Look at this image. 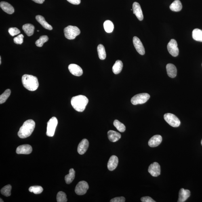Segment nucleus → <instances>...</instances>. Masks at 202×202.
I'll list each match as a JSON object with an SVG mask.
<instances>
[{
  "instance_id": "nucleus-1",
  "label": "nucleus",
  "mask_w": 202,
  "mask_h": 202,
  "mask_svg": "<svg viewBox=\"0 0 202 202\" xmlns=\"http://www.w3.org/2000/svg\"><path fill=\"white\" fill-rule=\"evenodd\" d=\"M35 127V123L33 120H28L23 124L18 133L19 137L21 139L28 138L33 133Z\"/></svg>"
},
{
  "instance_id": "nucleus-2",
  "label": "nucleus",
  "mask_w": 202,
  "mask_h": 202,
  "mask_svg": "<svg viewBox=\"0 0 202 202\" xmlns=\"http://www.w3.org/2000/svg\"><path fill=\"white\" fill-rule=\"evenodd\" d=\"M23 85L30 91H35L39 87V82L37 77L32 75L25 74L22 77Z\"/></svg>"
},
{
  "instance_id": "nucleus-3",
  "label": "nucleus",
  "mask_w": 202,
  "mask_h": 202,
  "mask_svg": "<svg viewBox=\"0 0 202 202\" xmlns=\"http://www.w3.org/2000/svg\"><path fill=\"white\" fill-rule=\"evenodd\" d=\"M88 102V99L87 97L81 95L73 97L71 100L72 107L79 112H83Z\"/></svg>"
},
{
  "instance_id": "nucleus-4",
  "label": "nucleus",
  "mask_w": 202,
  "mask_h": 202,
  "mask_svg": "<svg viewBox=\"0 0 202 202\" xmlns=\"http://www.w3.org/2000/svg\"><path fill=\"white\" fill-rule=\"evenodd\" d=\"M65 37L69 40L74 39L81 33L80 30L77 27L68 26L64 30Z\"/></svg>"
},
{
  "instance_id": "nucleus-5",
  "label": "nucleus",
  "mask_w": 202,
  "mask_h": 202,
  "mask_svg": "<svg viewBox=\"0 0 202 202\" xmlns=\"http://www.w3.org/2000/svg\"><path fill=\"white\" fill-rule=\"evenodd\" d=\"M150 96L148 93H140L135 95L131 99V103L133 105L144 104L149 99Z\"/></svg>"
},
{
  "instance_id": "nucleus-6",
  "label": "nucleus",
  "mask_w": 202,
  "mask_h": 202,
  "mask_svg": "<svg viewBox=\"0 0 202 202\" xmlns=\"http://www.w3.org/2000/svg\"><path fill=\"white\" fill-rule=\"evenodd\" d=\"M58 124V120L56 117H53L49 119L47 123L46 134L48 136H54Z\"/></svg>"
},
{
  "instance_id": "nucleus-7",
  "label": "nucleus",
  "mask_w": 202,
  "mask_h": 202,
  "mask_svg": "<svg viewBox=\"0 0 202 202\" xmlns=\"http://www.w3.org/2000/svg\"><path fill=\"white\" fill-rule=\"evenodd\" d=\"M164 117L167 123L173 127H178L180 124L179 119L174 114L167 113L164 115Z\"/></svg>"
},
{
  "instance_id": "nucleus-8",
  "label": "nucleus",
  "mask_w": 202,
  "mask_h": 202,
  "mask_svg": "<svg viewBox=\"0 0 202 202\" xmlns=\"http://www.w3.org/2000/svg\"><path fill=\"white\" fill-rule=\"evenodd\" d=\"M168 50L171 56L176 57L179 54V49L178 47V43L175 40L171 39L167 46Z\"/></svg>"
},
{
  "instance_id": "nucleus-9",
  "label": "nucleus",
  "mask_w": 202,
  "mask_h": 202,
  "mask_svg": "<svg viewBox=\"0 0 202 202\" xmlns=\"http://www.w3.org/2000/svg\"><path fill=\"white\" fill-rule=\"evenodd\" d=\"M89 185L85 181H81L78 183L75 189V192L78 195H82L87 193Z\"/></svg>"
},
{
  "instance_id": "nucleus-10",
  "label": "nucleus",
  "mask_w": 202,
  "mask_h": 202,
  "mask_svg": "<svg viewBox=\"0 0 202 202\" xmlns=\"http://www.w3.org/2000/svg\"><path fill=\"white\" fill-rule=\"evenodd\" d=\"M148 172L152 176H159L161 173L160 166L157 162H154L149 167Z\"/></svg>"
},
{
  "instance_id": "nucleus-11",
  "label": "nucleus",
  "mask_w": 202,
  "mask_h": 202,
  "mask_svg": "<svg viewBox=\"0 0 202 202\" xmlns=\"http://www.w3.org/2000/svg\"><path fill=\"white\" fill-rule=\"evenodd\" d=\"M133 43L136 50L139 54L144 55L145 54V49L144 45L138 38L134 37L133 38Z\"/></svg>"
},
{
  "instance_id": "nucleus-12",
  "label": "nucleus",
  "mask_w": 202,
  "mask_h": 202,
  "mask_svg": "<svg viewBox=\"0 0 202 202\" xmlns=\"http://www.w3.org/2000/svg\"><path fill=\"white\" fill-rule=\"evenodd\" d=\"M68 70L72 75L77 77H80L83 75V72L82 68L78 65L72 64L68 66Z\"/></svg>"
},
{
  "instance_id": "nucleus-13",
  "label": "nucleus",
  "mask_w": 202,
  "mask_h": 202,
  "mask_svg": "<svg viewBox=\"0 0 202 202\" xmlns=\"http://www.w3.org/2000/svg\"><path fill=\"white\" fill-rule=\"evenodd\" d=\"M133 13L136 15L139 20L142 21L144 19V15L139 4L134 2L133 5Z\"/></svg>"
},
{
  "instance_id": "nucleus-14",
  "label": "nucleus",
  "mask_w": 202,
  "mask_h": 202,
  "mask_svg": "<svg viewBox=\"0 0 202 202\" xmlns=\"http://www.w3.org/2000/svg\"><path fill=\"white\" fill-rule=\"evenodd\" d=\"M32 148L29 144H23L18 147L16 153L18 154H29L32 153Z\"/></svg>"
},
{
  "instance_id": "nucleus-15",
  "label": "nucleus",
  "mask_w": 202,
  "mask_h": 202,
  "mask_svg": "<svg viewBox=\"0 0 202 202\" xmlns=\"http://www.w3.org/2000/svg\"><path fill=\"white\" fill-rule=\"evenodd\" d=\"M89 143L87 139H83L80 142L78 147V152L80 155H83L88 148Z\"/></svg>"
},
{
  "instance_id": "nucleus-16",
  "label": "nucleus",
  "mask_w": 202,
  "mask_h": 202,
  "mask_svg": "<svg viewBox=\"0 0 202 202\" xmlns=\"http://www.w3.org/2000/svg\"><path fill=\"white\" fill-rule=\"evenodd\" d=\"M119 164V159L115 155H112L110 158L108 163V168L110 171H113L117 167Z\"/></svg>"
},
{
  "instance_id": "nucleus-17",
  "label": "nucleus",
  "mask_w": 202,
  "mask_h": 202,
  "mask_svg": "<svg viewBox=\"0 0 202 202\" xmlns=\"http://www.w3.org/2000/svg\"><path fill=\"white\" fill-rule=\"evenodd\" d=\"M162 141V138L159 135H156L149 141L148 145L150 147H156L159 146Z\"/></svg>"
},
{
  "instance_id": "nucleus-18",
  "label": "nucleus",
  "mask_w": 202,
  "mask_h": 202,
  "mask_svg": "<svg viewBox=\"0 0 202 202\" xmlns=\"http://www.w3.org/2000/svg\"><path fill=\"white\" fill-rule=\"evenodd\" d=\"M190 192L189 190L184 189V188L181 189L179 192L178 202H184L185 201L190 197Z\"/></svg>"
},
{
  "instance_id": "nucleus-19",
  "label": "nucleus",
  "mask_w": 202,
  "mask_h": 202,
  "mask_svg": "<svg viewBox=\"0 0 202 202\" xmlns=\"http://www.w3.org/2000/svg\"><path fill=\"white\" fill-rule=\"evenodd\" d=\"M0 7L7 14H12L14 12V8L10 4L6 2H1Z\"/></svg>"
},
{
  "instance_id": "nucleus-20",
  "label": "nucleus",
  "mask_w": 202,
  "mask_h": 202,
  "mask_svg": "<svg viewBox=\"0 0 202 202\" xmlns=\"http://www.w3.org/2000/svg\"><path fill=\"white\" fill-rule=\"evenodd\" d=\"M109 139L112 142H115L121 138V134L117 131L109 130L108 132Z\"/></svg>"
},
{
  "instance_id": "nucleus-21",
  "label": "nucleus",
  "mask_w": 202,
  "mask_h": 202,
  "mask_svg": "<svg viewBox=\"0 0 202 202\" xmlns=\"http://www.w3.org/2000/svg\"><path fill=\"white\" fill-rule=\"evenodd\" d=\"M166 70L168 75L169 77L174 78L176 77L177 70L176 66L172 64H168L166 66Z\"/></svg>"
},
{
  "instance_id": "nucleus-22",
  "label": "nucleus",
  "mask_w": 202,
  "mask_h": 202,
  "mask_svg": "<svg viewBox=\"0 0 202 202\" xmlns=\"http://www.w3.org/2000/svg\"><path fill=\"white\" fill-rule=\"evenodd\" d=\"M36 19L40 24L43 27L49 30H52L53 27L52 26L49 24L46 21H45V19L43 16L38 15L36 17Z\"/></svg>"
},
{
  "instance_id": "nucleus-23",
  "label": "nucleus",
  "mask_w": 202,
  "mask_h": 202,
  "mask_svg": "<svg viewBox=\"0 0 202 202\" xmlns=\"http://www.w3.org/2000/svg\"><path fill=\"white\" fill-rule=\"evenodd\" d=\"M22 28L25 33L28 37H30L33 34L35 27L31 24H26L23 26Z\"/></svg>"
},
{
  "instance_id": "nucleus-24",
  "label": "nucleus",
  "mask_w": 202,
  "mask_h": 202,
  "mask_svg": "<svg viewBox=\"0 0 202 202\" xmlns=\"http://www.w3.org/2000/svg\"><path fill=\"white\" fill-rule=\"evenodd\" d=\"M169 8L171 11L175 12H179L182 9V4L179 0H175L171 4Z\"/></svg>"
},
{
  "instance_id": "nucleus-25",
  "label": "nucleus",
  "mask_w": 202,
  "mask_h": 202,
  "mask_svg": "<svg viewBox=\"0 0 202 202\" xmlns=\"http://www.w3.org/2000/svg\"><path fill=\"white\" fill-rule=\"evenodd\" d=\"M123 68V62L121 60H118L116 61L112 67V71L114 74H119L122 71Z\"/></svg>"
},
{
  "instance_id": "nucleus-26",
  "label": "nucleus",
  "mask_w": 202,
  "mask_h": 202,
  "mask_svg": "<svg viewBox=\"0 0 202 202\" xmlns=\"http://www.w3.org/2000/svg\"><path fill=\"white\" fill-rule=\"evenodd\" d=\"M192 37L195 40L202 42V30L195 28L192 31Z\"/></svg>"
},
{
  "instance_id": "nucleus-27",
  "label": "nucleus",
  "mask_w": 202,
  "mask_h": 202,
  "mask_svg": "<svg viewBox=\"0 0 202 202\" xmlns=\"http://www.w3.org/2000/svg\"><path fill=\"white\" fill-rule=\"evenodd\" d=\"M75 171L73 169H71L69 171V174L65 177V180L67 184L71 183L75 178Z\"/></svg>"
},
{
  "instance_id": "nucleus-28",
  "label": "nucleus",
  "mask_w": 202,
  "mask_h": 202,
  "mask_svg": "<svg viewBox=\"0 0 202 202\" xmlns=\"http://www.w3.org/2000/svg\"><path fill=\"white\" fill-rule=\"evenodd\" d=\"M98 52L99 58L100 60H104L106 58V54L105 49L104 45L99 44L98 46Z\"/></svg>"
},
{
  "instance_id": "nucleus-29",
  "label": "nucleus",
  "mask_w": 202,
  "mask_h": 202,
  "mask_svg": "<svg viewBox=\"0 0 202 202\" xmlns=\"http://www.w3.org/2000/svg\"><path fill=\"white\" fill-rule=\"evenodd\" d=\"M104 28L107 33H111L114 29V25L111 21L106 20L104 23Z\"/></svg>"
},
{
  "instance_id": "nucleus-30",
  "label": "nucleus",
  "mask_w": 202,
  "mask_h": 202,
  "mask_svg": "<svg viewBox=\"0 0 202 202\" xmlns=\"http://www.w3.org/2000/svg\"><path fill=\"white\" fill-rule=\"evenodd\" d=\"M11 91L10 89H7L0 96V104L4 103L10 96Z\"/></svg>"
},
{
  "instance_id": "nucleus-31",
  "label": "nucleus",
  "mask_w": 202,
  "mask_h": 202,
  "mask_svg": "<svg viewBox=\"0 0 202 202\" xmlns=\"http://www.w3.org/2000/svg\"><path fill=\"white\" fill-rule=\"evenodd\" d=\"M12 186L10 184H8L3 187L1 190V193L6 197H9L11 195V190Z\"/></svg>"
},
{
  "instance_id": "nucleus-32",
  "label": "nucleus",
  "mask_w": 202,
  "mask_h": 202,
  "mask_svg": "<svg viewBox=\"0 0 202 202\" xmlns=\"http://www.w3.org/2000/svg\"><path fill=\"white\" fill-rule=\"evenodd\" d=\"M114 125L119 132H124L125 131V125L118 120L116 119L114 121Z\"/></svg>"
},
{
  "instance_id": "nucleus-33",
  "label": "nucleus",
  "mask_w": 202,
  "mask_h": 202,
  "mask_svg": "<svg viewBox=\"0 0 202 202\" xmlns=\"http://www.w3.org/2000/svg\"><path fill=\"white\" fill-rule=\"evenodd\" d=\"M48 40V37L47 36L43 35L42 36L40 37L39 39L37 40L35 42L36 45L37 47H43V44L46 42H47Z\"/></svg>"
},
{
  "instance_id": "nucleus-34",
  "label": "nucleus",
  "mask_w": 202,
  "mask_h": 202,
  "mask_svg": "<svg viewBox=\"0 0 202 202\" xmlns=\"http://www.w3.org/2000/svg\"><path fill=\"white\" fill-rule=\"evenodd\" d=\"M57 200L58 202H67L66 194L62 191L59 192L57 194Z\"/></svg>"
},
{
  "instance_id": "nucleus-35",
  "label": "nucleus",
  "mask_w": 202,
  "mask_h": 202,
  "mask_svg": "<svg viewBox=\"0 0 202 202\" xmlns=\"http://www.w3.org/2000/svg\"><path fill=\"white\" fill-rule=\"evenodd\" d=\"M29 191L31 192H33L35 194H39L43 192V189L41 186H32L29 188Z\"/></svg>"
},
{
  "instance_id": "nucleus-36",
  "label": "nucleus",
  "mask_w": 202,
  "mask_h": 202,
  "mask_svg": "<svg viewBox=\"0 0 202 202\" xmlns=\"http://www.w3.org/2000/svg\"><path fill=\"white\" fill-rule=\"evenodd\" d=\"M8 32L12 37L18 35L20 33V31L18 28H9Z\"/></svg>"
},
{
  "instance_id": "nucleus-37",
  "label": "nucleus",
  "mask_w": 202,
  "mask_h": 202,
  "mask_svg": "<svg viewBox=\"0 0 202 202\" xmlns=\"http://www.w3.org/2000/svg\"><path fill=\"white\" fill-rule=\"evenodd\" d=\"M24 37L22 34H20L18 37H15L14 39V43L17 44H22L23 43V38Z\"/></svg>"
},
{
  "instance_id": "nucleus-38",
  "label": "nucleus",
  "mask_w": 202,
  "mask_h": 202,
  "mask_svg": "<svg viewBox=\"0 0 202 202\" xmlns=\"http://www.w3.org/2000/svg\"><path fill=\"white\" fill-rule=\"evenodd\" d=\"M125 201V198L123 197H117L110 200V202H124Z\"/></svg>"
},
{
  "instance_id": "nucleus-39",
  "label": "nucleus",
  "mask_w": 202,
  "mask_h": 202,
  "mask_svg": "<svg viewBox=\"0 0 202 202\" xmlns=\"http://www.w3.org/2000/svg\"><path fill=\"white\" fill-rule=\"evenodd\" d=\"M141 200L143 202H155V201L152 199V198L148 196L143 197L141 199Z\"/></svg>"
},
{
  "instance_id": "nucleus-40",
  "label": "nucleus",
  "mask_w": 202,
  "mask_h": 202,
  "mask_svg": "<svg viewBox=\"0 0 202 202\" xmlns=\"http://www.w3.org/2000/svg\"><path fill=\"white\" fill-rule=\"evenodd\" d=\"M67 1L73 5H79L81 3V0H67Z\"/></svg>"
},
{
  "instance_id": "nucleus-41",
  "label": "nucleus",
  "mask_w": 202,
  "mask_h": 202,
  "mask_svg": "<svg viewBox=\"0 0 202 202\" xmlns=\"http://www.w3.org/2000/svg\"><path fill=\"white\" fill-rule=\"evenodd\" d=\"M32 1L35 2L36 3L39 4L43 3V2L45 1V0H32Z\"/></svg>"
},
{
  "instance_id": "nucleus-42",
  "label": "nucleus",
  "mask_w": 202,
  "mask_h": 202,
  "mask_svg": "<svg viewBox=\"0 0 202 202\" xmlns=\"http://www.w3.org/2000/svg\"><path fill=\"white\" fill-rule=\"evenodd\" d=\"M1 64V57H0V64Z\"/></svg>"
},
{
  "instance_id": "nucleus-43",
  "label": "nucleus",
  "mask_w": 202,
  "mask_h": 202,
  "mask_svg": "<svg viewBox=\"0 0 202 202\" xmlns=\"http://www.w3.org/2000/svg\"><path fill=\"white\" fill-rule=\"evenodd\" d=\"M1 199V201H0V202H4L3 201V200H2L1 199Z\"/></svg>"
},
{
  "instance_id": "nucleus-44",
  "label": "nucleus",
  "mask_w": 202,
  "mask_h": 202,
  "mask_svg": "<svg viewBox=\"0 0 202 202\" xmlns=\"http://www.w3.org/2000/svg\"><path fill=\"white\" fill-rule=\"evenodd\" d=\"M201 145H202V140L201 142Z\"/></svg>"
},
{
  "instance_id": "nucleus-45",
  "label": "nucleus",
  "mask_w": 202,
  "mask_h": 202,
  "mask_svg": "<svg viewBox=\"0 0 202 202\" xmlns=\"http://www.w3.org/2000/svg\"><path fill=\"white\" fill-rule=\"evenodd\" d=\"M37 31H38V32H39V30H38Z\"/></svg>"
},
{
  "instance_id": "nucleus-46",
  "label": "nucleus",
  "mask_w": 202,
  "mask_h": 202,
  "mask_svg": "<svg viewBox=\"0 0 202 202\" xmlns=\"http://www.w3.org/2000/svg\"></svg>"
}]
</instances>
